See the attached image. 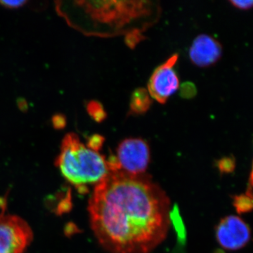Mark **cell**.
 Returning <instances> with one entry per match:
<instances>
[{
  "instance_id": "cell-10",
  "label": "cell",
  "mask_w": 253,
  "mask_h": 253,
  "mask_svg": "<svg viewBox=\"0 0 253 253\" xmlns=\"http://www.w3.org/2000/svg\"><path fill=\"white\" fill-rule=\"evenodd\" d=\"M86 110L91 118L96 122L101 123L107 117V113L105 111L102 104L97 101H91L88 103Z\"/></svg>"
},
{
  "instance_id": "cell-7",
  "label": "cell",
  "mask_w": 253,
  "mask_h": 253,
  "mask_svg": "<svg viewBox=\"0 0 253 253\" xmlns=\"http://www.w3.org/2000/svg\"><path fill=\"white\" fill-rule=\"evenodd\" d=\"M251 229L241 218L229 215L219 221L216 228V239L226 251H238L245 247L251 239Z\"/></svg>"
},
{
  "instance_id": "cell-8",
  "label": "cell",
  "mask_w": 253,
  "mask_h": 253,
  "mask_svg": "<svg viewBox=\"0 0 253 253\" xmlns=\"http://www.w3.org/2000/svg\"><path fill=\"white\" fill-rule=\"evenodd\" d=\"M222 46L219 41L209 35L201 34L195 38L189 49V57L195 66L206 68L220 59Z\"/></svg>"
},
{
  "instance_id": "cell-6",
  "label": "cell",
  "mask_w": 253,
  "mask_h": 253,
  "mask_svg": "<svg viewBox=\"0 0 253 253\" xmlns=\"http://www.w3.org/2000/svg\"><path fill=\"white\" fill-rule=\"evenodd\" d=\"M179 54H174L158 66L148 82L147 90L151 99L165 104L168 99L179 89V80L174 71Z\"/></svg>"
},
{
  "instance_id": "cell-4",
  "label": "cell",
  "mask_w": 253,
  "mask_h": 253,
  "mask_svg": "<svg viewBox=\"0 0 253 253\" xmlns=\"http://www.w3.org/2000/svg\"><path fill=\"white\" fill-rule=\"evenodd\" d=\"M118 171L132 175L145 174L149 167L151 152L149 144L141 138H126L116 150Z\"/></svg>"
},
{
  "instance_id": "cell-14",
  "label": "cell",
  "mask_w": 253,
  "mask_h": 253,
  "mask_svg": "<svg viewBox=\"0 0 253 253\" xmlns=\"http://www.w3.org/2000/svg\"><path fill=\"white\" fill-rule=\"evenodd\" d=\"M105 141L104 136L100 135V134H94L89 137V140L87 141L86 146L90 148L94 151H99L102 148L103 144Z\"/></svg>"
},
{
  "instance_id": "cell-5",
  "label": "cell",
  "mask_w": 253,
  "mask_h": 253,
  "mask_svg": "<svg viewBox=\"0 0 253 253\" xmlns=\"http://www.w3.org/2000/svg\"><path fill=\"white\" fill-rule=\"evenodd\" d=\"M33 238L31 226L22 218L0 216V253H23Z\"/></svg>"
},
{
  "instance_id": "cell-11",
  "label": "cell",
  "mask_w": 253,
  "mask_h": 253,
  "mask_svg": "<svg viewBox=\"0 0 253 253\" xmlns=\"http://www.w3.org/2000/svg\"><path fill=\"white\" fill-rule=\"evenodd\" d=\"M146 39L143 32L139 30H134L125 35V43L131 49H134L141 41Z\"/></svg>"
},
{
  "instance_id": "cell-13",
  "label": "cell",
  "mask_w": 253,
  "mask_h": 253,
  "mask_svg": "<svg viewBox=\"0 0 253 253\" xmlns=\"http://www.w3.org/2000/svg\"><path fill=\"white\" fill-rule=\"evenodd\" d=\"M179 91H180V96L184 99H192L197 94V88L194 83L190 82L181 84Z\"/></svg>"
},
{
  "instance_id": "cell-3",
  "label": "cell",
  "mask_w": 253,
  "mask_h": 253,
  "mask_svg": "<svg viewBox=\"0 0 253 253\" xmlns=\"http://www.w3.org/2000/svg\"><path fill=\"white\" fill-rule=\"evenodd\" d=\"M56 165L63 177L79 189L96 185L110 172L106 157L82 143L75 133L63 138Z\"/></svg>"
},
{
  "instance_id": "cell-19",
  "label": "cell",
  "mask_w": 253,
  "mask_h": 253,
  "mask_svg": "<svg viewBox=\"0 0 253 253\" xmlns=\"http://www.w3.org/2000/svg\"><path fill=\"white\" fill-rule=\"evenodd\" d=\"M5 208H6V201L3 198H0V216L4 214Z\"/></svg>"
},
{
  "instance_id": "cell-1",
  "label": "cell",
  "mask_w": 253,
  "mask_h": 253,
  "mask_svg": "<svg viewBox=\"0 0 253 253\" xmlns=\"http://www.w3.org/2000/svg\"><path fill=\"white\" fill-rule=\"evenodd\" d=\"M91 227L111 253H150L164 241L171 221L166 193L146 174L110 172L89 200Z\"/></svg>"
},
{
  "instance_id": "cell-18",
  "label": "cell",
  "mask_w": 253,
  "mask_h": 253,
  "mask_svg": "<svg viewBox=\"0 0 253 253\" xmlns=\"http://www.w3.org/2000/svg\"><path fill=\"white\" fill-rule=\"evenodd\" d=\"M53 125L56 129H61L66 126V118L62 115H56L52 119Z\"/></svg>"
},
{
  "instance_id": "cell-17",
  "label": "cell",
  "mask_w": 253,
  "mask_h": 253,
  "mask_svg": "<svg viewBox=\"0 0 253 253\" xmlns=\"http://www.w3.org/2000/svg\"><path fill=\"white\" fill-rule=\"evenodd\" d=\"M26 2L27 1L24 0L23 1H0V4L9 9H16L23 6Z\"/></svg>"
},
{
  "instance_id": "cell-12",
  "label": "cell",
  "mask_w": 253,
  "mask_h": 253,
  "mask_svg": "<svg viewBox=\"0 0 253 253\" xmlns=\"http://www.w3.org/2000/svg\"><path fill=\"white\" fill-rule=\"evenodd\" d=\"M234 206L239 213L247 212L253 207L252 196L249 194L237 196L234 200Z\"/></svg>"
},
{
  "instance_id": "cell-15",
  "label": "cell",
  "mask_w": 253,
  "mask_h": 253,
  "mask_svg": "<svg viewBox=\"0 0 253 253\" xmlns=\"http://www.w3.org/2000/svg\"><path fill=\"white\" fill-rule=\"evenodd\" d=\"M235 166V161L232 158H224L219 161V168L224 172H230Z\"/></svg>"
},
{
  "instance_id": "cell-9",
  "label": "cell",
  "mask_w": 253,
  "mask_h": 253,
  "mask_svg": "<svg viewBox=\"0 0 253 253\" xmlns=\"http://www.w3.org/2000/svg\"><path fill=\"white\" fill-rule=\"evenodd\" d=\"M152 102V99L146 88H136L131 95L128 114L129 116L144 114L149 111Z\"/></svg>"
},
{
  "instance_id": "cell-16",
  "label": "cell",
  "mask_w": 253,
  "mask_h": 253,
  "mask_svg": "<svg viewBox=\"0 0 253 253\" xmlns=\"http://www.w3.org/2000/svg\"><path fill=\"white\" fill-rule=\"evenodd\" d=\"M229 3L234 7L241 10H249L253 7V1H239V0H230Z\"/></svg>"
},
{
  "instance_id": "cell-2",
  "label": "cell",
  "mask_w": 253,
  "mask_h": 253,
  "mask_svg": "<svg viewBox=\"0 0 253 253\" xmlns=\"http://www.w3.org/2000/svg\"><path fill=\"white\" fill-rule=\"evenodd\" d=\"M74 17L68 18L84 33L114 36L134 30L146 31L159 17V6L150 1H76Z\"/></svg>"
}]
</instances>
